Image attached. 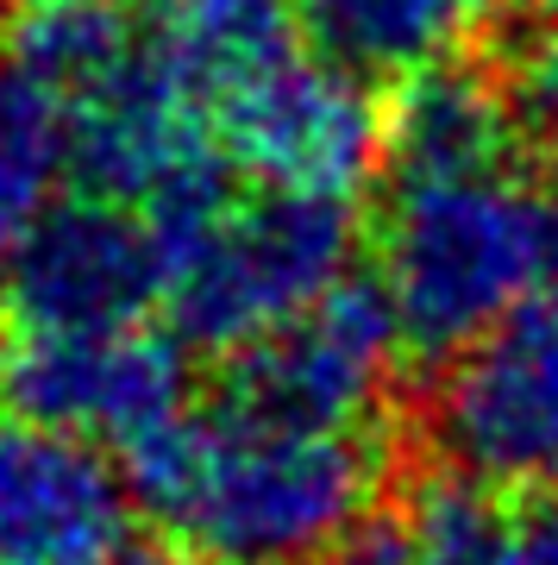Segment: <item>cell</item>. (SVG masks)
<instances>
[{
  "instance_id": "14",
  "label": "cell",
  "mask_w": 558,
  "mask_h": 565,
  "mask_svg": "<svg viewBox=\"0 0 558 565\" xmlns=\"http://www.w3.org/2000/svg\"><path fill=\"white\" fill-rule=\"evenodd\" d=\"M420 565H558V490L496 497L464 478H433L408 509Z\"/></svg>"
},
{
  "instance_id": "15",
  "label": "cell",
  "mask_w": 558,
  "mask_h": 565,
  "mask_svg": "<svg viewBox=\"0 0 558 565\" xmlns=\"http://www.w3.org/2000/svg\"><path fill=\"white\" fill-rule=\"evenodd\" d=\"M139 44L144 32L120 0H25L7 25V57L57 82L63 95H82L100 76H114Z\"/></svg>"
},
{
  "instance_id": "13",
  "label": "cell",
  "mask_w": 558,
  "mask_h": 565,
  "mask_svg": "<svg viewBox=\"0 0 558 565\" xmlns=\"http://www.w3.org/2000/svg\"><path fill=\"white\" fill-rule=\"evenodd\" d=\"M76 182V107L0 51V270Z\"/></svg>"
},
{
  "instance_id": "2",
  "label": "cell",
  "mask_w": 558,
  "mask_h": 565,
  "mask_svg": "<svg viewBox=\"0 0 558 565\" xmlns=\"http://www.w3.org/2000/svg\"><path fill=\"white\" fill-rule=\"evenodd\" d=\"M377 282L408 352L459 345L558 282V202L515 158L464 177L389 182L377 221Z\"/></svg>"
},
{
  "instance_id": "18",
  "label": "cell",
  "mask_w": 558,
  "mask_h": 565,
  "mask_svg": "<svg viewBox=\"0 0 558 565\" xmlns=\"http://www.w3.org/2000/svg\"><path fill=\"white\" fill-rule=\"evenodd\" d=\"M539 25H546V39H558V0H534Z\"/></svg>"
},
{
  "instance_id": "11",
  "label": "cell",
  "mask_w": 558,
  "mask_h": 565,
  "mask_svg": "<svg viewBox=\"0 0 558 565\" xmlns=\"http://www.w3.org/2000/svg\"><path fill=\"white\" fill-rule=\"evenodd\" d=\"M515 107L508 88L483 82L464 63H433L396 88L389 126H383V163L389 182L464 177L515 158Z\"/></svg>"
},
{
  "instance_id": "10",
  "label": "cell",
  "mask_w": 558,
  "mask_h": 565,
  "mask_svg": "<svg viewBox=\"0 0 558 565\" xmlns=\"http://www.w3.org/2000/svg\"><path fill=\"white\" fill-rule=\"evenodd\" d=\"M151 44L163 70L182 82V95L214 126L219 107L282 70L308 44V32H301V0H163Z\"/></svg>"
},
{
  "instance_id": "19",
  "label": "cell",
  "mask_w": 558,
  "mask_h": 565,
  "mask_svg": "<svg viewBox=\"0 0 558 565\" xmlns=\"http://www.w3.org/2000/svg\"><path fill=\"white\" fill-rule=\"evenodd\" d=\"M114 565H163V559H158V553H139V546H126V553H120Z\"/></svg>"
},
{
  "instance_id": "5",
  "label": "cell",
  "mask_w": 558,
  "mask_h": 565,
  "mask_svg": "<svg viewBox=\"0 0 558 565\" xmlns=\"http://www.w3.org/2000/svg\"><path fill=\"white\" fill-rule=\"evenodd\" d=\"M0 415L132 459L189 415L182 340H163L151 327L120 333L0 327Z\"/></svg>"
},
{
  "instance_id": "7",
  "label": "cell",
  "mask_w": 558,
  "mask_h": 565,
  "mask_svg": "<svg viewBox=\"0 0 558 565\" xmlns=\"http://www.w3.org/2000/svg\"><path fill=\"white\" fill-rule=\"evenodd\" d=\"M163 239L139 207L63 195L0 270V327L25 333H120L163 308Z\"/></svg>"
},
{
  "instance_id": "6",
  "label": "cell",
  "mask_w": 558,
  "mask_h": 565,
  "mask_svg": "<svg viewBox=\"0 0 558 565\" xmlns=\"http://www.w3.org/2000/svg\"><path fill=\"white\" fill-rule=\"evenodd\" d=\"M408 352L383 282H340L326 302L282 321L226 359L219 403L258 422L320 427V434H371L389 403L396 359Z\"/></svg>"
},
{
  "instance_id": "17",
  "label": "cell",
  "mask_w": 558,
  "mask_h": 565,
  "mask_svg": "<svg viewBox=\"0 0 558 565\" xmlns=\"http://www.w3.org/2000/svg\"><path fill=\"white\" fill-rule=\"evenodd\" d=\"M314 565H420V546L408 534V522L396 515H364L345 541H333Z\"/></svg>"
},
{
  "instance_id": "9",
  "label": "cell",
  "mask_w": 558,
  "mask_h": 565,
  "mask_svg": "<svg viewBox=\"0 0 558 565\" xmlns=\"http://www.w3.org/2000/svg\"><path fill=\"white\" fill-rule=\"evenodd\" d=\"M132 509L114 452L0 415V565H114Z\"/></svg>"
},
{
  "instance_id": "12",
  "label": "cell",
  "mask_w": 558,
  "mask_h": 565,
  "mask_svg": "<svg viewBox=\"0 0 558 565\" xmlns=\"http://www.w3.org/2000/svg\"><path fill=\"white\" fill-rule=\"evenodd\" d=\"M496 13L502 0H301V32L352 76L408 82L433 63H452Z\"/></svg>"
},
{
  "instance_id": "1",
  "label": "cell",
  "mask_w": 558,
  "mask_h": 565,
  "mask_svg": "<svg viewBox=\"0 0 558 565\" xmlns=\"http://www.w3.org/2000/svg\"><path fill=\"white\" fill-rule=\"evenodd\" d=\"M132 497L201 565H314L377 509L383 452L371 434L189 408L126 459Z\"/></svg>"
},
{
  "instance_id": "3",
  "label": "cell",
  "mask_w": 558,
  "mask_h": 565,
  "mask_svg": "<svg viewBox=\"0 0 558 565\" xmlns=\"http://www.w3.org/2000/svg\"><path fill=\"white\" fill-rule=\"evenodd\" d=\"M158 239L170 264L163 308L176 321V340L233 359L352 282L358 207L345 195H301L258 182L251 195H226L201 221Z\"/></svg>"
},
{
  "instance_id": "4",
  "label": "cell",
  "mask_w": 558,
  "mask_h": 565,
  "mask_svg": "<svg viewBox=\"0 0 558 565\" xmlns=\"http://www.w3.org/2000/svg\"><path fill=\"white\" fill-rule=\"evenodd\" d=\"M427 446L446 478L496 497L558 490V282L439 364Z\"/></svg>"
},
{
  "instance_id": "8",
  "label": "cell",
  "mask_w": 558,
  "mask_h": 565,
  "mask_svg": "<svg viewBox=\"0 0 558 565\" xmlns=\"http://www.w3.org/2000/svg\"><path fill=\"white\" fill-rule=\"evenodd\" d=\"M383 126L389 107L371 95V82L326 63L320 51H296L239 102L219 107L214 139L226 163L264 189L352 202L383 163Z\"/></svg>"
},
{
  "instance_id": "16",
  "label": "cell",
  "mask_w": 558,
  "mask_h": 565,
  "mask_svg": "<svg viewBox=\"0 0 558 565\" xmlns=\"http://www.w3.org/2000/svg\"><path fill=\"white\" fill-rule=\"evenodd\" d=\"M502 88H508L515 126L534 132V139L558 158V39H539L534 51L515 63V76L502 82Z\"/></svg>"
}]
</instances>
